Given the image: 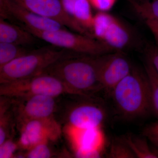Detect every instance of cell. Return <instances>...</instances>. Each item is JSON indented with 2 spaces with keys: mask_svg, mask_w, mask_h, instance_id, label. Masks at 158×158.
Instances as JSON below:
<instances>
[{
  "mask_svg": "<svg viewBox=\"0 0 158 158\" xmlns=\"http://www.w3.org/2000/svg\"><path fill=\"white\" fill-rule=\"evenodd\" d=\"M0 17L25 29L49 31L67 28L60 23L35 14L11 0H0Z\"/></svg>",
  "mask_w": 158,
  "mask_h": 158,
  "instance_id": "52a82bcc",
  "label": "cell"
},
{
  "mask_svg": "<svg viewBox=\"0 0 158 158\" xmlns=\"http://www.w3.org/2000/svg\"><path fill=\"white\" fill-rule=\"evenodd\" d=\"M143 133L147 139L158 148V120L146 127Z\"/></svg>",
  "mask_w": 158,
  "mask_h": 158,
  "instance_id": "cb8c5ba5",
  "label": "cell"
},
{
  "mask_svg": "<svg viewBox=\"0 0 158 158\" xmlns=\"http://www.w3.org/2000/svg\"><path fill=\"white\" fill-rule=\"evenodd\" d=\"M57 98L36 95L15 100L14 112L22 122L32 119L52 118L57 109Z\"/></svg>",
  "mask_w": 158,
  "mask_h": 158,
  "instance_id": "30bf717a",
  "label": "cell"
},
{
  "mask_svg": "<svg viewBox=\"0 0 158 158\" xmlns=\"http://www.w3.org/2000/svg\"><path fill=\"white\" fill-rule=\"evenodd\" d=\"M65 11L73 17L74 9L77 0H60Z\"/></svg>",
  "mask_w": 158,
  "mask_h": 158,
  "instance_id": "4316f807",
  "label": "cell"
},
{
  "mask_svg": "<svg viewBox=\"0 0 158 158\" xmlns=\"http://www.w3.org/2000/svg\"><path fill=\"white\" fill-rule=\"evenodd\" d=\"M29 11L56 21L73 32L92 37L73 17L65 11L60 0H11Z\"/></svg>",
  "mask_w": 158,
  "mask_h": 158,
  "instance_id": "ba28073f",
  "label": "cell"
},
{
  "mask_svg": "<svg viewBox=\"0 0 158 158\" xmlns=\"http://www.w3.org/2000/svg\"><path fill=\"white\" fill-rule=\"evenodd\" d=\"M92 8L97 11L109 12L116 4L117 0H89Z\"/></svg>",
  "mask_w": 158,
  "mask_h": 158,
  "instance_id": "603a6c76",
  "label": "cell"
},
{
  "mask_svg": "<svg viewBox=\"0 0 158 158\" xmlns=\"http://www.w3.org/2000/svg\"><path fill=\"white\" fill-rule=\"evenodd\" d=\"M25 29L39 39L55 47L64 49L79 55L97 56L115 52L95 38L73 31L71 32L67 28L49 31Z\"/></svg>",
  "mask_w": 158,
  "mask_h": 158,
  "instance_id": "277c9868",
  "label": "cell"
},
{
  "mask_svg": "<svg viewBox=\"0 0 158 158\" xmlns=\"http://www.w3.org/2000/svg\"><path fill=\"white\" fill-rule=\"evenodd\" d=\"M143 21L154 37L158 46V23L149 19H144Z\"/></svg>",
  "mask_w": 158,
  "mask_h": 158,
  "instance_id": "484cf974",
  "label": "cell"
},
{
  "mask_svg": "<svg viewBox=\"0 0 158 158\" xmlns=\"http://www.w3.org/2000/svg\"><path fill=\"white\" fill-rule=\"evenodd\" d=\"M100 56L66 57L55 62L43 73L57 77L71 95L88 96L102 90L99 73Z\"/></svg>",
  "mask_w": 158,
  "mask_h": 158,
  "instance_id": "6da1fadb",
  "label": "cell"
},
{
  "mask_svg": "<svg viewBox=\"0 0 158 158\" xmlns=\"http://www.w3.org/2000/svg\"><path fill=\"white\" fill-rule=\"evenodd\" d=\"M19 145L29 150L37 144L54 139L59 133V125L53 118L32 119L22 122Z\"/></svg>",
  "mask_w": 158,
  "mask_h": 158,
  "instance_id": "8fae6325",
  "label": "cell"
},
{
  "mask_svg": "<svg viewBox=\"0 0 158 158\" xmlns=\"http://www.w3.org/2000/svg\"><path fill=\"white\" fill-rule=\"evenodd\" d=\"M120 139L128 146L136 158H156L145 139L129 135Z\"/></svg>",
  "mask_w": 158,
  "mask_h": 158,
  "instance_id": "e0dca14e",
  "label": "cell"
},
{
  "mask_svg": "<svg viewBox=\"0 0 158 158\" xmlns=\"http://www.w3.org/2000/svg\"><path fill=\"white\" fill-rule=\"evenodd\" d=\"M32 50L28 47L0 42V67L27 54Z\"/></svg>",
  "mask_w": 158,
  "mask_h": 158,
  "instance_id": "d6986e66",
  "label": "cell"
},
{
  "mask_svg": "<svg viewBox=\"0 0 158 158\" xmlns=\"http://www.w3.org/2000/svg\"><path fill=\"white\" fill-rule=\"evenodd\" d=\"M146 59L152 64L158 73V46L149 44L146 46Z\"/></svg>",
  "mask_w": 158,
  "mask_h": 158,
  "instance_id": "d4e9b609",
  "label": "cell"
},
{
  "mask_svg": "<svg viewBox=\"0 0 158 158\" xmlns=\"http://www.w3.org/2000/svg\"><path fill=\"white\" fill-rule=\"evenodd\" d=\"M144 71L149 83L152 114L158 119V73L147 59L144 64Z\"/></svg>",
  "mask_w": 158,
  "mask_h": 158,
  "instance_id": "ac0fdd59",
  "label": "cell"
},
{
  "mask_svg": "<svg viewBox=\"0 0 158 158\" xmlns=\"http://www.w3.org/2000/svg\"><path fill=\"white\" fill-rule=\"evenodd\" d=\"M91 32L94 38L115 52H123L135 41V35L129 26L109 12L97 11L94 15Z\"/></svg>",
  "mask_w": 158,
  "mask_h": 158,
  "instance_id": "5b68a950",
  "label": "cell"
},
{
  "mask_svg": "<svg viewBox=\"0 0 158 158\" xmlns=\"http://www.w3.org/2000/svg\"><path fill=\"white\" fill-rule=\"evenodd\" d=\"M18 146V143L17 144L12 140L7 139L0 145V158L14 157Z\"/></svg>",
  "mask_w": 158,
  "mask_h": 158,
  "instance_id": "7402d4cb",
  "label": "cell"
},
{
  "mask_svg": "<svg viewBox=\"0 0 158 158\" xmlns=\"http://www.w3.org/2000/svg\"><path fill=\"white\" fill-rule=\"evenodd\" d=\"M39 39L21 26L0 17V42L29 47Z\"/></svg>",
  "mask_w": 158,
  "mask_h": 158,
  "instance_id": "5bb4252c",
  "label": "cell"
},
{
  "mask_svg": "<svg viewBox=\"0 0 158 158\" xmlns=\"http://www.w3.org/2000/svg\"><path fill=\"white\" fill-rule=\"evenodd\" d=\"M65 94H71L64 84L57 77L47 73L24 80L0 84V95L9 98L36 95L58 98Z\"/></svg>",
  "mask_w": 158,
  "mask_h": 158,
  "instance_id": "8992f818",
  "label": "cell"
},
{
  "mask_svg": "<svg viewBox=\"0 0 158 158\" xmlns=\"http://www.w3.org/2000/svg\"><path fill=\"white\" fill-rule=\"evenodd\" d=\"M106 117V112L101 106L87 102L71 108L67 119L71 128L87 129L101 127Z\"/></svg>",
  "mask_w": 158,
  "mask_h": 158,
  "instance_id": "7c38bea8",
  "label": "cell"
},
{
  "mask_svg": "<svg viewBox=\"0 0 158 158\" xmlns=\"http://www.w3.org/2000/svg\"><path fill=\"white\" fill-rule=\"evenodd\" d=\"M142 19L158 23V0H127Z\"/></svg>",
  "mask_w": 158,
  "mask_h": 158,
  "instance_id": "9a60e30c",
  "label": "cell"
},
{
  "mask_svg": "<svg viewBox=\"0 0 158 158\" xmlns=\"http://www.w3.org/2000/svg\"><path fill=\"white\" fill-rule=\"evenodd\" d=\"M110 95L118 113L125 118L135 119L152 113L149 83L144 71L133 68Z\"/></svg>",
  "mask_w": 158,
  "mask_h": 158,
  "instance_id": "7a4b0ae2",
  "label": "cell"
},
{
  "mask_svg": "<svg viewBox=\"0 0 158 158\" xmlns=\"http://www.w3.org/2000/svg\"><path fill=\"white\" fill-rule=\"evenodd\" d=\"M101 128H71L76 157L99 158L101 156L105 144V135Z\"/></svg>",
  "mask_w": 158,
  "mask_h": 158,
  "instance_id": "4fadbf2b",
  "label": "cell"
},
{
  "mask_svg": "<svg viewBox=\"0 0 158 158\" xmlns=\"http://www.w3.org/2000/svg\"><path fill=\"white\" fill-rule=\"evenodd\" d=\"M44 47L0 67V84L20 81L43 73L60 59L79 54L64 49Z\"/></svg>",
  "mask_w": 158,
  "mask_h": 158,
  "instance_id": "3957f363",
  "label": "cell"
},
{
  "mask_svg": "<svg viewBox=\"0 0 158 158\" xmlns=\"http://www.w3.org/2000/svg\"><path fill=\"white\" fill-rule=\"evenodd\" d=\"M53 153L48 144V142H43L28 150L24 156L28 158H48L52 157Z\"/></svg>",
  "mask_w": 158,
  "mask_h": 158,
  "instance_id": "44dd1931",
  "label": "cell"
},
{
  "mask_svg": "<svg viewBox=\"0 0 158 158\" xmlns=\"http://www.w3.org/2000/svg\"><path fill=\"white\" fill-rule=\"evenodd\" d=\"M92 8L89 0H77L73 14V18L77 22L89 31L91 35V28L94 16Z\"/></svg>",
  "mask_w": 158,
  "mask_h": 158,
  "instance_id": "2e32d148",
  "label": "cell"
},
{
  "mask_svg": "<svg viewBox=\"0 0 158 158\" xmlns=\"http://www.w3.org/2000/svg\"><path fill=\"white\" fill-rule=\"evenodd\" d=\"M107 157L111 158H136L132 151L121 139L114 141L110 146Z\"/></svg>",
  "mask_w": 158,
  "mask_h": 158,
  "instance_id": "ffe728a7",
  "label": "cell"
},
{
  "mask_svg": "<svg viewBox=\"0 0 158 158\" xmlns=\"http://www.w3.org/2000/svg\"><path fill=\"white\" fill-rule=\"evenodd\" d=\"M153 151L154 153L156 158H158V148H152Z\"/></svg>",
  "mask_w": 158,
  "mask_h": 158,
  "instance_id": "83f0119b",
  "label": "cell"
},
{
  "mask_svg": "<svg viewBox=\"0 0 158 158\" xmlns=\"http://www.w3.org/2000/svg\"><path fill=\"white\" fill-rule=\"evenodd\" d=\"M133 67L122 52H115L100 56L99 79L102 90L111 91L131 72Z\"/></svg>",
  "mask_w": 158,
  "mask_h": 158,
  "instance_id": "9c48e42d",
  "label": "cell"
}]
</instances>
